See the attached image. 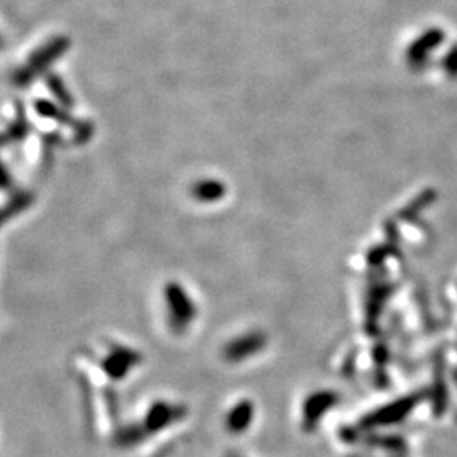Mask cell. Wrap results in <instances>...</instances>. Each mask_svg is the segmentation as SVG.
<instances>
[{"mask_svg":"<svg viewBox=\"0 0 457 457\" xmlns=\"http://www.w3.org/2000/svg\"><path fill=\"white\" fill-rule=\"evenodd\" d=\"M70 48V39L65 36L53 38L51 41H48L46 45H43L39 50L33 53V56L28 60V63L23 68H19L12 77V82L19 87H28L29 83H33L41 73H45L48 68L51 67L53 61L67 53Z\"/></svg>","mask_w":457,"mask_h":457,"instance_id":"obj_1","label":"cell"},{"mask_svg":"<svg viewBox=\"0 0 457 457\" xmlns=\"http://www.w3.org/2000/svg\"><path fill=\"white\" fill-rule=\"evenodd\" d=\"M332 402H334V397L331 393L315 395V397L309 402V405H307V420L319 419L320 413L327 410V408L332 405Z\"/></svg>","mask_w":457,"mask_h":457,"instance_id":"obj_9","label":"cell"},{"mask_svg":"<svg viewBox=\"0 0 457 457\" xmlns=\"http://www.w3.org/2000/svg\"><path fill=\"white\" fill-rule=\"evenodd\" d=\"M46 85L48 89L53 95H55V99L58 100L60 105H63L65 109H72L75 105V99L73 95L70 94V90L67 89V85H65V82L61 80L60 75H55V73H48L46 75Z\"/></svg>","mask_w":457,"mask_h":457,"instance_id":"obj_5","label":"cell"},{"mask_svg":"<svg viewBox=\"0 0 457 457\" xmlns=\"http://www.w3.org/2000/svg\"><path fill=\"white\" fill-rule=\"evenodd\" d=\"M0 45H2V39H0Z\"/></svg>","mask_w":457,"mask_h":457,"instance_id":"obj_12","label":"cell"},{"mask_svg":"<svg viewBox=\"0 0 457 457\" xmlns=\"http://www.w3.org/2000/svg\"><path fill=\"white\" fill-rule=\"evenodd\" d=\"M31 204H33V193H28V192L16 193V195L12 197L6 205L0 207V227L11 221V219H14L16 215H19L23 210L28 209Z\"/></svg>","mask_w":457,"mask_h":457,"instance_id":"obj_3","label":"cell"},{"mask_svg":"<svg viewBox=\"0 0 457 457\" xmlns=\"http://www.w3.org/2000/svg\"><path fill=\"white\" fill-rule=\"evenodd\" d=\"M166 297H168L171 309H173V312L178 315L180 319L192 315L190 302H188L187 295H185V292L178 287V285H175V283L168 285V288H166Z\"/></svg>","mask_w":457,"mask_h":457,"instance_id":"obj_4","label":"cell"},{"mask_svg":"<svg viewBox=\"0 0 457 457\" xmlns=\"http://www.w3.org/2000/svg\"><path fill=\"white\" fill-rule=\"evenodd\" d=\"M413 405L412 400H403V402H398L397 405H391L385 410L378 412L375 417H373V424H390V422L400 420L405 413L410 410Z\"/></svg>","mask_w":457,"mask_h":457,"instance_id":"obj_7","label":"cell"},{"mask_svg":"<svg viewBox=\"0 0 457 457\" xmlns=\"http://www.w3.org/2000/svg\"><path fill=\"white\" fill-rule=\"evenodd\" d=\"M73 127H75L73 141L77 144L87 143V141L94 136V124H92L90 121H78Z\"/></svg>","mask_w":457,"mask_h":457,"instance_id":"obj_10","label":"cell"},{"mask_svg":"<svg viewBox=\"0 0 457 457\" xmlns=\"http://www.w3.org/2000/svg\"><path fill=\"white\" fill-rule=\"evenodd\" d=\"M12 187V178L9 175V171L6 166L0 163V190H9Z\"/></svg>","mask_w":457,"mask_h":457,"instance_id":"obj_11","label":"cell"},{"mask_svg":"<svg viewBox=\"0 0 457 457\" xmlns=\"http://www.w3.org/2000/svg\"><path fill=\"white\" fill-rule=\"evenodd\" d=\"M34 111H36L41 117L50 119V121H55V122H60V124H63V126L77 124L63 105H56V104L50 102V100L38 99L36 102H34Z\"/></svg>","mask_w":457,"mask_h":457,"instance_id":"obj_2","label":"cell"},{"mask_svg":"<svg viewBox=\"0 0 457 457\" xmlns=\"http://www.w3.org/2000/svg\"><path fill=\"white\" fill-rule=\"evenodd\" d=\"M224 185L212 180H202L195 183L192 188V195L199 202H215L219 197H222Z\"/></svg>","mask_w":457,"mask_h":457,"instance_id":"obj_6","label":"cell"},{"mask_svg":"<svg viewBox=\"0 0 457 457\" xmlns=\"http://www.w3.org/2000/svg\"><path fill=\"white\" fill-rule=\"evenodd\" d=\"M29 133V122L26 121L23 109L19 107V117L9 124L6 133L0 134V143H7V141H23Z\"/></svg>","mask_w":457,"mask_h":457,"instance_id":"obj_8","label":"cell"}]
</instances>
